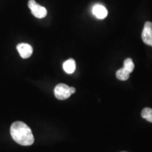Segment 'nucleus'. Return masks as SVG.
Wrapping results in <instances>:
<instances>
[{
	"mask_svg": "<svg viewBox=\"0 0 152 152\" xmlns=\"http://www.w3.org/2000/svg\"><path fill=\"white\" fill-rule=\"evenodd\" d=\"M10 132L13 140L20 145H32L35 141L31 129L21 121H16L13 123Z\"/></svg>",
	"mask_w": 152,
	"mask_h": 152,
	"instance_id": "1",
	"label": "nucleus"
},
{
	"mask_svg": "<svg viewBox=\"0 0 152 152\" xmlns=\"http://www.w3.org/2000/svg\"><path fill=\"white\" fill-rule=\"evenodd\" d=\"M28 7L31 10L32 14L37 18H43L47 16V11L46 8L38 4L35 0H29Z\"/></svg>",
	"mask_w": 152,
	"mask_h": 152,
	"instance_id": "2",
	"label": "nucleus"
},
{
	"mask_svg": "<svg viewBox=\"0 0 152 152\" xmlns=\"http://www.w3.org/2000/svg\"><path fill=\"white\" fill-rule=\"evenodd\" d=\"M54 94L56 98L58 99H66L69 98L71 95V93L70 92V87L63 83L57 85L54 89Z\"/></svg>",
	"mask_w": 152,
	"mask_h": 152,
	"instance_id": "3",
	"label": "nucleus"
},
{
	"mask_svg": "<svg viewBox=\"0 0 152 152\" xmlns=\"http://www.w3.org/2000/svg\"><path fill=\"white\" fill-rule=\"evenodd\" d=\"M142 40L146 45L152 47V23L147 21L144 24L142 33Z\"/></svg>",
	"mask_w": 152,
	"mask_h": 152,
	"instance_id": "4",
	"label": "nucleus"
},
{
	"mask_svg": "<svg viewBox=\"0 0 152 152\" xmlns=\"http://www.w3.org/2000/svg\"><path fill=\"white\" fill-rule=\"evenodd\" d=\"M19 54L23 58H28L33 54V47L26 43H20L17 45Z\"/></svg>",
	"mask_w": 152,
	"mask_h": 152,
	"instance_id": "5",
	"label": "nucleus"
},
{
	"mask_svg": "<svg viewBox=\"0 0 152 152\" xmlns=\"http://www.w3.org/2000/svg\"><path fill=\"white\" fill-rule=\"evenodd\" d=\"M92 14L98 19H104L107 16L108 11L104 6L97 4L92 7Z\"/></svg>",
	"mask_w": 152,
	"mask_h": 152,
	"instance_id": "6",
	"label": "nucleus"
},
{
	"mask_svg": "<svg viewBox=\"0 0 152 152\" xmlns=\"http://www.w3.org/2000/svg\"><path fill=\"white\" fill-rule=\"evenodd\" d=\"M63 68H64V71L68 74H72L75 71L76 64L75 60L73 58H69V59L66 61L63 64Z\"/></svg>",
	"mask_w": 152,
	"mask_h": 152,
	"instance_id": "7",
	"label": "nucleus"
},
{
	"mask_svg": "<svg viewBox=\"0 0 152 152\" xmlns=\"http://www.w3.org/2000/svg\"><path fill=\"white\" fill-rule=\"evenodd\" d=\"M129 77H130V73L125 71L123 68L119 69L116 72V77L120 80H127L129 78Z\"/></svg>",
	"mask_w": 152,
	"mask_h": 152,
	"instance_id": "8",
	"label": "nucleus"
},
{
	"mask_svg": "<svg viewBox=\"0 0 152 152\" xmlns=\"http://www.w3.org/2000/svg\"><path fill=\"white\" fill-rule=\"evenodd\" d=\"M142 117L147 121L152 123V109L151 108H144L141 113Z\"/></svg>",
	"mask_w": 152,
	"mask_h": 152,
	"instance_id": "9",
	"label": "nucleus"
},
{
	"mask_svg": "<svg viewBox=\"0 0 152 152\" xmlns=\"http://www.w3.org/2000/svg\"><path fill=\"white\" fill-rule=\"evenodd\" d=\"M123 68L130 73L133 71V70L134 68V64L130 58H126L124 61V66H123Z\"/></svg>",
	"mask_w": 152,
	"mask_h": 152,
	"instance_id": "10",
	"label": "nucleus"
},
{
	"mask_svg": "<svg viewBox=\"0 0 152 152\" xmlns=\"http://www.w3.org/2000/svg\"><path fill=\"white\" fill-rule=\"evenodd\" d=\"M70 92H71V94H74L75 92V88L73 87H70Z\"/></svg>",
	"mask_w": 152,
	"mask_h": 152,
	"instance_id": "11",
	"label": "nucleus"
}]
</instances>
